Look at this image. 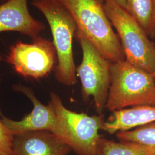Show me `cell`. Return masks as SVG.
Here are the masks:
<instances>
[{
	"label": "cell",
	"mask_w": 155,
	"mask_h": 155,
	"mask_svg": "<svg viewBox=\"0 0 155 155\" xmlns=\"http://www.w3.org/2000/svg\"><path fill=\"white\" fill-rule=\"evenodd\" d=\"M77 26L75 37L88 40L111 63L125 60L120 41L106 13L102 0H58Z\"/></svg>",
	"instance_id": "1"
},
{
	"label": "cell",
	"mask_w": 155,
	"mask_h": 155,
	"mask_svg": "<svg viewBox=\"0 0 155 155\" xmlns=\"http://www.w3.org/2000/svg\"><path fill=\"white\" fill-rule=\"evenodd\" d=\"M138 105H155L154 74L125 59L111 63L110 86L105 108L114 111Z\"/></svg>",
	"instance_id": "2"
},
{
	"label": "cell",
	"mask_w": 155,
	"mask_h": 155,
	"mask_svg": "<svg viewBox=\"0 0 155 155\" xmlns=\"http://www.w3.org/2000/svg\"><path fill=\"white\" fill-rule=\"evenodd\" d=\"M32 5L42 13L52 35L58 63L55 76L59 83L72 86L77 82L73 55L72 41L77 31L75 22L70 13L58 0H42Z\"/></svg>",
	"instance_id": "3"
},
{
	"label": "cell",
	"mask_w": 155,
	"mask_h": 155,
	"mask_svg": "<svg viewBox=\"0 0 155 155\" xmlns=\"http://www.w3.org/2000/svg\"><path fill=\"white\" fill-rule=\"evenodd\" d=\"M106 13L120 41L125 59L147 72L155 73V43L126 9L102 0Z\"/></svg>",
	"instance_id": "4"
},
{
	"label": "cell",
	"mask_w": 155,
	"mask_h": 155,
	"mask_svg": "<svg viewBox=\"0 0 155 155\" xmlns=\"http://www.w3.org/2000/svg\"><path fill=\"white\" fill-rule=\"evenodd\" d=\"M50 102L66 128V144L71 150L78 155H97L102 137L99 131L102 130L105 122L103 116H89L70 110L54 92L50 93Z\"/></svg>",
	"instance_id": "5"
},
{
	"label": "cell",
	"mask_w": 155,
	"mask_h": 155,
	"mask_svg": "<svg viewBox=\"0 0 155 155\" xmlns=\"http://www.w3.org/2000/svg\"><path fill=\"white\" fill-rule=\"evenodd\" d=\"M82 51L81 63L76 68L84 98L93 97L97 112L105 108L110 86L111 62L102 55L88 40L77 37Z\"/></svg>",
	"instance_id": "6"
},
{
	"label": "cell",
	"mask_w": 155,
	"mask_h": 155,
	"mask_svg": "<svg viewBox=\"0 0 155 155\" xmlns=\"http://www.w3.org/2000/svg\"><path fill=\"white\" fill-rule=\"evenodd\" d=\"M32 39L31 43L19 41L12 45L6 61L23 77L40 79L55 68L57 55L52 41L40 36Z\"/></svg>",
	"instance_id": "7"
},
{
	"label": "cell",
	"mask_w": 155,
	"mask_h": 155,
	"mask_svg": "<svg viewBox=\"0 0 155 155\" xmlns=\"http://www.w3.org/2000/svg\"><path fill=\"white\" fill-rule=\"evenodd\" d=\"M18 88L32 102L33 110L20 121H13L2 116L1 120L6 127L14 136L28 132L48 131L55 134L66 144V128L52 105L50 102L48 105L43 104L36 97L31 89L24 86Z\"/></svg>",
	"instance_id": "8"
},
{
	"label": "cell",
	"mask_w": 155,
	"mask_h": 155,
	"mask_svg": "<svg viewBox=\"0 0 155 155\" xmlns=\"http://www.w3.org/2000/svg\"><path fill=\"white\" fill-rule=\"evenodd\" d=\"M45 29L31 15L28 0H8L0 4V33L16 32L33 39Z\"/></svg>",
	"instance_id": "9"
},
{
	"label": "cell",
	"mask_w": 155,
	"mask_h": 155,
	"mask_svg": "<svg viewBox=\"0 0 155 155\" xmlns=\"http://www.w3.org/2000/svg\"><path fill=\"white\" fill-rule=\"evenodd\" d=\"M71 148L48 131H33L15 135L13 155H68Z\"/></svg>",
	"instance_id": "10"
},
{
	"label": "cell",
	"mask_w": 155,
	"mask_h": 155,
	"mask_svg": "<svg viewBox=\"0 0 155 155\" xmlns=\"http://www.w3.org/2000/svg\"><path fill=\"white\" fill-rule=\"evenodd\" d=\"M155 122V105H138L112 111L102 130L113 134Z\"/></svg>",
	"instance_id": "11"
},
{
	"label": "cell",
	"mask_w": 155,
	"mask_h": 155,
	"mask_svg": "<svg viewBox=\"0 0 155 155\" xmlns=\"http://www.w3.org/2000/svg\"><path fill=\"white\" fill-rule=\"evenodd\" d=\"M97 155H155V148L134 143H117L102 137Z\"/></svg>",
	"instance_id": "12"
},
{
	"label": "cell",
	"mask_w": 155,
	"mask_h": 155,
	"mask_svg": "<svg viewBox=\"0 0 155 155\" xmlns=\"http://www.w3.org/2000/svg\"><path fill=\"white\" fill-rule=\"evenodd\" d=\"M154 0H127V12L149 35L152 21Z\"/></svg>",
	"instance_id": "13"
},
{
	"label": "cell",
	"mask_w": 155,
	"mask_h": 155,
	"mask_svg": "<svg viewBox=\"0 0 155 155\" xmlns=\"http://www.w3.org/2000/svg\"><path fill=\"white\" fill-rule=\"evenodd\" d=\"M116 137L120 142L134 143L155 148V122L132 130L117 132Z\"/></svg>",
	"instance_id": "14"
},
{
	"label": "cell",
	"mask_w": 155,
	"mask_h": 155,
	"mask_svg": "<svg viewBox=\"0 0 155 155\" xmlns=\"http://www.w3.org/2000/svg\"><path fill=\"white\" fill-rule=\"evenodd\" d=\"M15 136L0 120V155H13Z\"/></svg>",
	"instance_id": "15"
},
{
	"label": "cell",
	"mask_w": 155,
	"mask_h": 155,
	"mask_svg": "<svg viewBox=\"0 0 155 155\" xmlns=\"http://www.w3.org/2000/svg\"><path fill=\"white\" fill-rule=\"evenodd\" d=\"M148 36L150 39H155V0L153 2V17L152 21L151 24V27L150 29V33Z\"/></svg>",
	"instance_id": "16"
},
{
	"label": "cell",
	"mask_w": 155,
	"mask_h": 155,
	"mask_svg": "<svg viewBox=\"0 0 155 155\" xmlns=\"http://www.w3.org/2000/svg\"><path fill=\"white\" fill-rule=\"evenodd\" d=\"M125 9H127V0H111Z\"/></svg>",
	"instance_id": "17"
},
{
	"label": "cell",
	"mask_w": 155,
	"mask_h": 155,
	"mask_svg": "<svg viewBox=\"0 0 155 155\" xmlns=\"http://www.w3.org/2000/svg\"><path fill=\"white\" fill-rule=\"evenodd\" d=\"M6 1H8V0H1V3H3V2H5Z\"/></svg>",
	"instance_id": "18"
},
{
	"label": "cell",
	"mask_w": 155,
	"mask_h": 155,
	"mask_svg": "<svg viewBox=\"0 0 155 155\" xmlns=\"http://www.w3.org/2000/svg\"><path fill=\"white\" fill-rule=\"evenodd\" d=\"M42 1V0H32V2H36V1Z\"/></svg>",
	"instance_id": "19"
},
{
	"label": "cell",
	"mask_w": 155,
	"mask_h": 155,
	"mask_svg": "<svg viewBox=\"0 0 155 155\" xmlns=\"http://www.w3.org/2000/svg\"><path fill=\"white\" fill-rule=\"evenodd\" d=\"M2 60V57H1V56L0 55V61Z\"/></svg>",
	"instance_id": "20"
},
{
	"label": "cell",
	"mask_w": 155,
	"mask_h": 155,
	"mask_svg": "<svg viewBox=\"0 0 155 155\" xmlns=\"http://www.w3.org/2000/svg\"><path fill=\"white\" fill-rule=\"evenodd\" d=\"M154 76H155V73L154 74Z\"/></svg>",
	"instance_id": "21"
}]
</instances>
